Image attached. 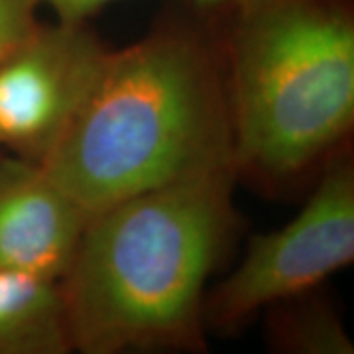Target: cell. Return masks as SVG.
I'll return each instance as SVG.
<instances>
[{
    "label": "cell",
    "instance_id": "30bf717a",
    "mask_svg": "<svg viewBox=\"0 0 354 354\" xmlns=\"http://www.w3.org/2000/svg\"><path fill=\"white\" fill-rule=\"evenodd\" d=\"M116 0H38L39 6H48L55 18L64 20H88L95 12H99L106 4ZM201 6H227L232 0H193Z\"/></svg>",
    "mask_w": 354,
    "mask_h": 354
},
{
    "label": "cell",
    "instance_id": "6da1fadb",
    "mask_svg": "<svg viewBox=\"0 0 354 354\" xmlns=\"http://www.w3.org/2000/svg\"><path fill=\"white\" fill-rule=\"evenodd\" d=\"M234 167L144 191L88 216L59 281L73 351H203L205 295L239 225Z\"/></svg>",
    "mask_w": 354,
    "mask_h": 354
},
{
    "label": "cell",
    "instance_id": "52a82bcc",
    "mask_svg": "<svg viewBox=\"0 0 354 354\" xmlns=\"http://www.w3.org/2000/svg\"><path fill=\"white\" fill-rule=\"evenodd\" d=\"M71 351L59 281L0 268V354Z\"/></svg>",
    "mask_w": 354,
    "mask_h": 354
},
{
    "label": "cell",
    "instance_id": "5b68a950",
    "mask_svg": "<svg viewBox=\"0 0 354 354\" xmlns=\"http://www.w3.org/2000/svg\"><path fill=\"white\" fill-rule=\"evenodd\" d=\"M106 50L88 20H38L0 59V148L41 164L85 101Z\"/></svg>",
    "mask_w": 354,
    "mask_h": 354
},
{
    "label": "cell",
    "instance_id": "7a4b0ae2",
    "mask_svg": "<svg viewBox=\"0 0 354 354\" xmlns=\"http://www.w3.org/2000/svg\"><path fill=\"white\" fill-rule=\"evenodd\" d=\"M41 167L87 216L144 191L234 167L225 65L203 34L183 24L109 48Z\"/></svg>",
    "mask_w": 354,
    "mask_h": 354
},
{
    "label": "cell",
    "instance_id": "3957f363",
    "mask_svg": "<svg viewBox=\"0 0 354 354\" xmlns=\"http://www.w3.org/2000/svg\"><path fill=\"white\" fill-rule=\"evenodd\" d=\"M227 69L236 174L304 176L354 124L351 0H232Z\"/></svg>",
    "mask_w": 354,
    "mask_h": 354
},
{
    "label": "cell",
    "instance_id": "9c48e42d",
    "mask_svg": "<svg viewBox=\"0 0 354 354\" xmlns=\"http://www.w3.org/2000/svg\"><path fill=\"white\" fill-rule=\"evenodd\" d=\"M38 0H0V59L38 24Z\"/></svg>",
    "mask_w": 354,
    "mask_h": 354
},
{
    "label": "cell",
    "instance_id": "8992f818",
    "mask_svg": "<svg viewBox=\"0 0 354 354\" xmlns=\"http://www.w3.org/2000/svg\"><path fill=\"white\" fill-rule=\"evenodd\" d=\"M87 221L41 164L0 152V268L62 281Z\"/></svg>",
    "mask_w": 354,
    "mask_h": 354
},
{
    "label": "cell",
    "instance_id": "ba28073f",
    "mask_svg": "<svg viewBox=\"0 0 354 354\" xmlns=\"http://www.w3.org/2000/svg\"><path fill=\"white\" fill-rule=\"evenodd\" d=\"M270 342L279 353L290 354H353L339 315L330 304L313 297V291L272 305Z\"/></svg>",
    "mask_w": 354,
    "mask_h": 354
},
{
    "label": "cell",
    "instance_id": "277c9868",
    "mask_svg": "<svg viewBox=\"0 0 354 354\" xmlns=\"http://www.w3.org/2000/svg\"><path fill=\"white\" fill-rule=\"evenodd\" d=\"M354 260V167L327 165L304 209L286 227L256 234L227 278L205 295V325L236 330L256 313L319 283Z\"/></svg>",
    "mask_w": 354,
    "mask_h": 354
}]
</instances>
